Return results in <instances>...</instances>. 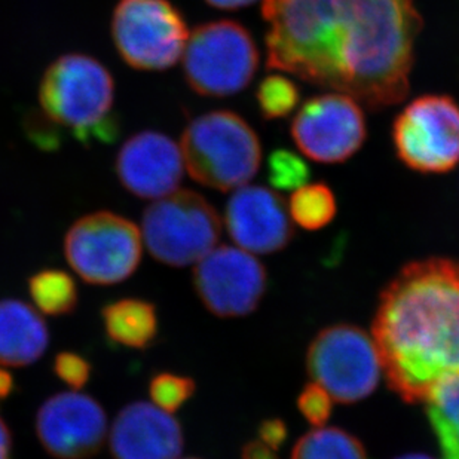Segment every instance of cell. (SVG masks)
I'll return each instance as SVG.
<instances>
[{
    "instance_id": "10",
    "label": "cell",
    "mask_w": 459,
    "mask_h": 459,
    "mask_svg": "<svg viewBox=\"0 0 459 459\" xmlns=\"http://www.w3.org/2000/svg\"><path fill=\"white\" fill-rule=\"evenodd\" d=\"M399 160L424 174H442L459 164V104L449 96H422L393 124Z\"/></svg>"
},
{
    "instance_id": "27",
    "label": "cell",
    "mask_w": 459,
    "mask_h": 459,
    "mask_svg": "<svg viewBox=\"0 0 459 459\" xmlns=\"http://www.w3.org/2000/svg\"><path fill=\"white\" fill-rule=\"evenodd\" d=\"M54 372L65 385L79 390L91 377V364L76 352H61L54 361Z\"/></svg>"
},
{
    "instance_id": "22",
    "label": "cell",
    "mask_w": 459,
    "mask_h": 459,
    "mask_svg": "<svg viewBox=\"0 0 459 459\" xmlns=\"http://www.w3.org/2000/svg\"><path fill=\"white\" fill-rule=\"evenodd\" d=\"M290 216L304 230H316L329 225L336 216V198L325 183H314L296 189L290 200Z\"/></svg>"
},
{
    "instance_id": "12",
    "label": "cell",
    "mask_w": 459,
    "mask_h": 459,
    "mask_svg": "<svg viewBox=\"0 0 459 459\" xmlns=\"http://www.w3.org/2000/svg\"><path fill=\"white\" fill-rule=\"evenodd\" d=\"M195 289L203 304L221 318L244 316L255 311L264 298V264L243 248H212L196 264Z\"/></svg>"
},
{
    "instance_id": "7",
    "label": "cell",
    "mask_w": 459,
    "mask_h": 459,
    "mask_svg": "<svg viewBox=\"0 0 459 459\" xmlns=\"http://www.w3.org/2000/svg\"><path fill=\"white\" fill-rule=\"evenodd\" d=\"M139 228L115 212H99L74 221L65 239V259L83 281L112 286L134 273L142 260Z\"/></svg>"
},
{
    "instance_id": "2",
    "label": "cell",
    "mask_w": 459,
    "mask_h": 459,
    "mask_svg": "<svg viewBox=\"0 0 459 459\" xmlns=\"http://www.w3.org/2000/svg\"><path fill=\"white\" fill-rule=\"evenodd\" d=\"M373 338L391 390L408 403L425 402L438 382L459 375V262L402 269L382 293Z\"/></svg>"
},
{
    "instance_id": "23",
    "label": "cell",
    "mask_w": 459,
    "mask_h": 459,
    "mask_svg": "<svg viewBox=\"0 0 459 459\" xmlns=\"http://www.w3.org/2000/svg\"><path fill=\"white\" fill-rule=\"evenodd\" d=\"M255 99L262 117L273 121L293 113L300 101V90L286 76L271 74L260 82Z\"/></svg>"
},
{
    "instance_id": "21",
    "label": "cell",
    "mask_w": 459,
    "mask_h": 459,
    "mask_svg": "<svg viewBox=\"0 0 459 459\" xmlns=\"http://www.w3.org/2000/svg\"><path fill=\"white\" fill-rule=\"evenodd\" d=\"M31 299L47 316H65L78 305V289L69 273L47 269L35 273L29 281Z\"/></svg>"
},
{
    "instance_id": "5",
    "label": "cell",
    "mask_w": 459,
    "mask_h": 459,
    "mask_svg": "<svg viewBox=\"0 0 459 459\" xmlns=\"http://www.w3.org/2000/svg\"><path fill=\"white\" fill-rule=\"evenodd\" d=\"M259 51L252 33L230 20L205 22L187 39L183 72L189 87L204 97H230L252 82Z\"/></svg>"
},
{
    "instance_id": "28",
    "label": "cell",
    "mask_w": 459,
    "mask_h": 459,
    "mask_svg": "<svg viewBox=\"0 0 459 459\" xmlns=\"http://www.w3.org/2000/svg\"><path fill=\"white\" fill-rule=\"evenodd\" d=\"M259 437L260 442H264L266 446L277 451L282 446V443L286 442L287 427L282 420H266L260 425Z\"/></svg>"
},
{
    "instance_id": "6",
    "label": "cell",
    "mask_w": 459,
    "mask_h": 459,
    "mask_svg": "<svg viewBox=\"0 0 459 459\" xmlns=\"http://www.w3.org/2000/svg\"><path fill=\"white\" fill-rule=\"evenodd\" d=\"M221 237V219L204 196L173 192L146 208L142 238L149 253L169 266H187L204 259Z\"/></svg>"
},
{
    "instance_id": "11",
    "label": "cell",
    "mask_w": 459,
    "mask_h": 459,
    "mask_svg": "<svg viewBox=\"0 0 459 459\" xmlns=\"http://www.w3.org/2000/svg\"><path fill=\"white\" fill-rule=\"evenodd\" d=\"M290 134L298 148L321 164H339L363 146L368 128L352 97L329 92L312 97L296 113Z\"/></svg>"
},
{
    "instance_id": "17",
    "label": "cell",
    "mask_w": 459,
    "mask_h": 459,
    "mask_svg": "<svg viewBox=\"0 0 459 459\" xmlns=\"http://www.w3.org/2000/svg\"><path fill=\"white\" fill-rule=\"evenodd\" d=\"M48 343V327L33 307L22 300H0V366L24 368L35 363Z\"/></svg>"
},
{
    "instance_id": "4",
    "label": "cell",
    "mask_w": 459,
    "mask_h": 459,
    "mask_svg": "<svg viewBox=\"0 0 459 459\" xmlns=\"http://www.w3.org/2000/svg\"><path fill=\"white\" fill-rule=\"evenodd\" d=\"M180 149L191 178L221 192L250 182L262 160L259 137L230 110H212L192 119Z\"/></svg>"
},
{
    "instance_id": "26",
    "label": "cell",
    "mask_w": 459,
    "mask_h": 459,
    "mask_svg": "<svg viewBox=\"0 0 459 459\" xmlns=\"http://www.w3.org/2000/svg\"><path fill=\"white\" fill-rule=\"evenodd\" d=\"M332 404H333V399L318 384L307 385L298 400V406L302 415L307 418V422L316 427H321L327 422L332 415Z\"/></svg>"
},
{
    "instance_id": "24",
    "label": "cell",
    "mask_w": 459,
    "mask_h": 459,
    "mask_svg": "<svg viewBox=\"0 0 459 459\" xmlns=\"http://www.w3.org/2000/svg\"><path fill=\"white\" fill-rule=\"evenodd\" d=\"M311 178V169L299 155L277 149L269 156L268 180L275 189L293 191L305 186Z\"/></svg>"
},
{
    "instance_id": "31",
    "label": "cell",
    "mask_w": 459,
    "mask_h": 459,
    "mask_svg": "<svg viewBox=\"0 0 459 459\" xmlns=\"http://www.w3.org/2000/svg\"><path fill=\"white\" fill-rule=\"evenodd\" d=\"M205 2L214 8L234 11V9L244 8V6L255 4V0H205Z\"/></svg>"
},
{
    "instance_id": "8",
    "label": "cell",
    "mask_w": 459,
    "mask_h": 459,
    "mask_svg": "<svg viewBox=\"0 0 459 459\" xmlns=\"http://www.w3.org/2000/svg\"><path fill=\"white\" fill-rule=\"evenodd\" d=\"M112 38L126 65L153 72L180 60L189 31L169 0H119L113 11Z\"/></svg>"
},
{
    "instance_id": "30",
    "label": "cell",
    "mask_w": 459,
    "mask_h": 459,
    "mask_svg": "<svg viewBox=\"0 0 459 459\" xmlns=\"http://www.w3.org/2000/svg\"><path fill=\"white\" fill-rule=\"evenodd\" d=\"M11 449H13V440L9 433L8 425L0 416V459H11Z\"/></svg>"
},
{
    "instance_id": "13",
    "label": "cell",
    "mask_w": 459,
    "mask_h": 459,
    "mask_svg": "<svg viewBox=\"0 0 459 459\" xmlns=\"http://www.w3.org/2000/svg\"><path fill=\"white\" fill-rule=\"evenodd\" d=\"M36 433L54 458L87 459L103 446L108 418L90 395L60 393L47 400L38 411Z\"/></svg>"
},
{
    "instance_id": "20",
    "label": "cell",
    "mask_w": 459,
    "mask_h": 459,
    "mask_svg": "<svg viewBox=\"0 0 459 459\" xmlns=\"http://www.w3.org/2000/svg\"><path fill=\"white\" fill-rule=\"evenodd\" d=\"M291 459H368V455L363 445L347 431L318 427L300 438Z\"/></svg>"
},
{
    "instance_id": "25",
    "label": "cell",
    "mask_w": 459,
    "mask_h": 459,
    "mask_svg": "<svg viewBox=\"0 0 459 459\" xmlns=\"http://www.w3.org/2000/svg\"><path fill=\"white\" fill-rule=\"evenodd\" d=\"M195 391V384L186 377L173 373H160L152 377L149 393L153 404L162 411L173 413L182 408L191 399Z\"/></svg>"
},
{
    "instance_id": "19",
    "label": "cell",
    "mask_w": 459,
    "mask_h": 459,
    "mask_svg": "<svg viewBox=\"0 0 459 459\" xmlns=\"http://www.w3.org/2000/svg\"><path fill=\"white\" fill-rule=\"evenodd\" d=\"M425 402L443 459H459V375L438 382Z\"/></svg>"
},
{
    "instance_id": "9",
    "label": "cell",
    "mask_w": 459,
    "mask_h": 459,
    "mask_svg": "<svg viewBox=\"0 0 459 459\" xmlns=\"http://www.w3.org/2000/svg\"><path fill=\"white\" fill-rule=\"evenodd\" d=\"M307 372L339 403H357L377 388L382 363L377 343L356 325H332L307 350Z\"/></svg>"
},
{
    "instance_id": "14",
    "label": "cell",
    "mask_w": 459,
    "mask_h": 459,
    "mask_svg": "<svg viewBox=\"0 0 459 459\" xmlns=\"http://www.w3.org/2000/svg\"><path fill=\"white\" fill-rule=\"evenodd\" d=\"M182 149L158 131H142L126 140L117 156L122 186L143 200H160L176 192L183 178Z\"/></svg>"
},
{
    "instance_id": "18",
    "label": "cell",
    "mask_w": 459,
    "mask_h": 459,
    "mask_svg": "<svg viewBox=\"0 0 459 459\" xmlns=\"http://www.w3.org/2000/svg\"><path fill=\"white\" fill-rule=\"evenodd\" d=\"M104 329L108 339L124 347L143 350L158 334V316L151 302L122 299L103 309Z\"/></svg>"
},
{
    "instance_id": "3",
    "label": "cell",
    "mask_w": 459,
    "mask_h": 459,
    "mask_svg": "<svg viewBox=\"0 0 459 459\" xmlns=\"http://www.w3.org/2000/svg\"><path fill=\"white\" fill-rule=\"evenodd\" d=\"M45 128L35 126L33 139L56 148V131H65L79 143H113L119 137L115 113V82L100 61L83 54L56 58L45 72L39 87Z\"/></svg>"
},
{
    "instance_id": "29",
    "label": "cell",
    "mask_w": 459,
    "mask_h": 459,
    "mask_svg": "<svg viewBox=\"0 0 459 459\" xmlns=\"http://www.w3.org/2000/svg\"><path fill=\"white\" fill-rule=\"evenodd\" d=\"M243 459H278L275 451L264 442L248 443L243 452Z\"/></svg>"
},
{
    "instance_id": "33",
    "label": "cell",
    "mask_w": 459,
    "mask_h": 459,
    "mask_svg": "<svg viewBox=\"0 0 459 459\" xmlns=\"http://www.w3.org/2000/svg\"><path fill=\"white\" fill-rule=\"evenodd\" d=\"M397 459H433L429 458V456L422 455V454H409V455L400 456Z\"/></svg>"
},
{
    "instance_id": "32",
    "label": "cell",
    "mask_w": 459,
    "mask_h": 459,
    "mask_svg": "<svg viewBox=\"0 0 459 459\" xmlns=\"http://www.w3.org/2000/svg\"><path fill=\"white\" fill-rule=\"evenodd\" d=\"M13 390V379L6 370L0 368V400L6 399Z\"/></svg>"
},
{
    "instance_id": "1",
    "label": "cell",
    "mask_w": 459,
    "mask_h": 459,
    "mask_svg": "<svg viewBox=\"0 0 459 459\" xmlns=\"http://www.w3.org/2000/svg\"><path fill=\"white\" fill-rule=\"evenodd\" d=\"M266 67L372 110L409 92L422 18L413 0H264Z\"/></svg>"
},
{
    "instance_id": "16",
    "label": "cell",
    "mask_w": 459,
    "mask_h": 459,
    "mask_svg": "<svg viewBox=\"0 0 459 459\" xmlns=\"http://www.w3.org/2000/svg\"><path fill=\"white\" fill-rule=\"evenodd\" d=\"M182 449L178 420L146 402L122 409L110 429L113 459H178Z\"/></svg>"
},
{
    "instance_id": "15",
    "label": "cell",
    "mask_w": 459,
    "mask_h": 459,
    "mask_svg": "<svg viewBox=\"0 0 459 459\" xmlns=\"http://www.w3.org/2000/svg\"><path fill=\"white\" fill-rule=\"evenodd\" d=\"M226 230L238 247L255 255L278 252L293 237L287 205L277 192L241 186L226 205Z\"/></svg>"
}]
</instances>
